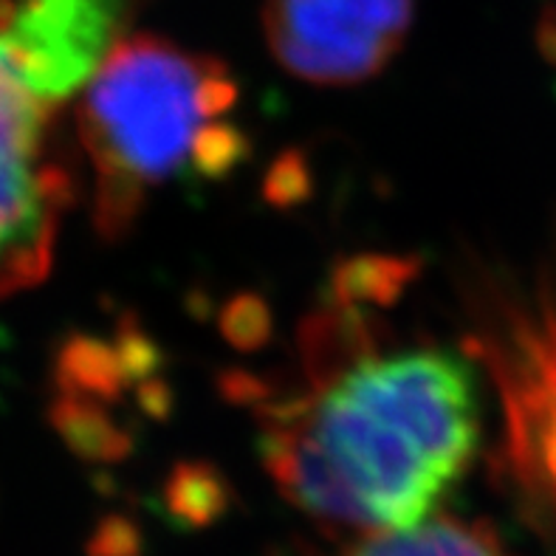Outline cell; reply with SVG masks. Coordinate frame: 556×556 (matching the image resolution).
I'll return each mask as SVG.
<instances>
[{
	"label": "cell",
	"instance_id": "cell-5",
	"mask_svg": "<svg viewBox=\"0 0 556 556\" xmlns=\"http://www.w3.org/2000/svg\"><path fill=\"white\" fill-rule=\"evenodd\" d=\"M413 0H263V31L296 79L345 88L376 77L402 51Z\"/></svg>",
	"mask_w": 556,
	"mask_h": 556
},
{
	"label": "cell",
	"instance_id": "cell-6",
	"mask_svg": "<svg viewBox=\"0 0 556 556\" xmlns=\"http://www.w3.org/2000/svg\"><path fill=\"white\" fill-rule=\"evenodd\" d=\"M486 356L506 409L508 472L531 511L556 529V300L511 317Z\"/></svg>",
	"mask_w": 556,
	"mask_h": 556
},
{
	"label": "cell",
	"instance_id": "cell-1",
	"mask_svg": "<svg viewBox=\"0 0 556 556\" xmlns=\"http://www.w3.org/2000/svg\"><path fill=\"white\" fill-rule=\"evenodd\" d=\"M370 268L305 337L303 384L263 409L261 452L291 506L365 536L435 517L469 472L483 430L472 362L450 348L379 345L362 311Z\"/></svg>",
	"mask_w": 556,
	"mask_h": 556
},
{
	"label": "cell",
	"instance_id": "cell-7",
	"mask_svg": "<svg viewBox=\"0 0 556 556\" xmlns=\"http://www.w3.org/2000/svg\"><path fill=\"white\" fill-rule=\"evenodd\" d=\"M342 556H515L489 522L430 517L409 529L365 536Z\"/></svg>",
	"mask_w": 556,
	"mask_h": 556
},
{
	"label": "cell",
	"instance_id": "cell-3",
	"mask_svg": "<svg viewBox=\"0 0 556 556\" xmlns=\"http://www.w3.org/2000/svg\"><path fill=\"white\" fill-rule=\"evenodd\" d=\"M49 113L0 63V296L49 271L71 178L54 155Z\"/></svg>",
	"mask_w": 556,
	"mask_h": 556
},
{
	"label": "cell",
	"instance_id": "cell-4",
	"mask_svg": "<svg viewBox=\"0 0 556 556\" xmlns=\"http://www.w3.org/2000/svg\"><path fill=\"white\" fill-rule=\"evenodd\" d=\"M141 7L144 0H0V63L54 111L134 37Z\"/></svg>",
	"mask_w": 556,
	"mask_h": 556
},
{
	"label": "cell",
	"instance_id": "cell-2",
	"mask_svg": "<svg viewBox=\"0 0 556 556\" xmlns=\"http://www.w3.org/2000/svg\"><path fill=\"white\" fill-rule=\"evenodd\" d=\"M238 85L220 60L134 35L88 83L79 141L93 173V220L119 238L181 178H220L247 155Z\"/></svg>",
	"mask_w": 556,
	"mask_h": 556
}]
</instances>
